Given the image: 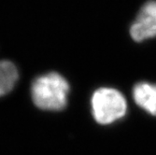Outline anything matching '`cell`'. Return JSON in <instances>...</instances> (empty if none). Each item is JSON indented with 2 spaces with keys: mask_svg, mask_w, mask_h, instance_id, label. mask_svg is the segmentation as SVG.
Segmentation results:
<instances>
[{
  "mask_svg": "<svg viewBox=\"0 0 156 155\" xmlns=\"http://www.w3.org/2000/svg\"><path fill=\"white\" fill-rule=\"evenodd\" d=\"M91 110L94 121L101 125L112 124L126 115L127 102L117 89L101 87L91 97Z\"/></svg>",
  "mask_w": 156,
  "mask_h": 155,
  "instance_id": "cell-2",
  "label": "cell"
},
{
  "mask_svg": "<svg viewBox=\"0 0 156 155\" xmlns=\"http://www.w3.org/2000/svg\"><path fill=\"white\" fill-rule=\"evenodd\" d=\"M30 92L32 101L37 107L57 112L67 106L70 85L61 74L50 71L35 78Z\"/></svg>",
  "mask_w": 156,
  "mask_h": 155,
  "instance_id": "cell-1",
  "label": "cell"
},
{
  "mask_svg": "<svg viewBox=\"0 0 156 155\" xmlns=\"http://www.w3.org/2000/svg\"><path fill=\"white\" fill-rule=\"evenodd\" d=\"M19 80V70L16 65L9 60L0 61V97L9 93Z\"/></svg>",
  "mask_w": 156,
  "mask_h": 155,
  "instance_id": "cell-5",
  "label": "cell"
},
{
  "mask_svg": "<svg viewBox=\"0 0 156 155\" xmlns=\"http://www.w3.org/2000/svg\"><path fill=\"white\" fill-rule=\"evenodd\" d=\"M136 104L147 113L156 117V83L139 82L133 89Z\"/></svg>",
  "mask_w": 156,
  "mask_h": 155,
  "instance_id": "cell-4",
  "label": "cell"
},
{
  "mask_svg": "<svg viewBox=\"0 0 156 155\" xmlns=\"http://www.w3.org/2000/svg\"><path fill=\"white\" fill-rule=\"evenodd\" d=\"M130 35L136 42L156 37V0L147 2L131 25Z\"/></svg>",
  "mask_w": 156,
  "mask_h": 155,
  "instance_id": "cell-3",
  "label": "cell"
}]
</instances>
